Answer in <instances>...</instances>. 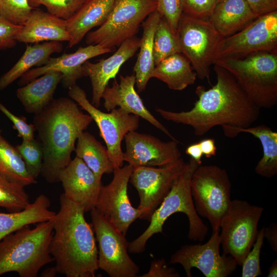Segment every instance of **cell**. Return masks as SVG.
<instances>
[{"label":"cell","mask_w":277,"mask_h":277,"mask_svg":"<svg viewBox=\"0 0 277 277\" xmlns=\"http://www.w3.org/2000/svg\"><path fill=\"white\" fill-rule=\"evenodd\" d=\"M216 83L211 88L196 87L198 100L189 110L155 111L165 120L191 127L196 136H202L217 126L240 128L251 126L259 118L260 108L248 97L233 75L214 65Z\"/></svg>","instance_id":"obj_1"},{"label":"cell","mask_w":277,"mask_h":277,"mask_svg":"<svg viewBox=\"0 0 277 277\" xmlns=\"http://www.w3.org/2000/svg\"><path fill=\"white\" fill-rule=\"evenodd\" d=\"M92 121L74 100L63 97L34 115L33 124L43 151L41 174L46 181L59 182L61 172L72 160L77 139Z\"/></svg>","instance_id":"obj_2"},{"label":"cell","mask_w":277,"mask_h":277,"mask_svg":"<svg viewBox=\"0 0 277 277\" xmlns=\"http://www.w3.org/2000/svg\"><path fill=\"white\" fill-rule=\"evenodd\" d=\"M51 219L53 233L50 254L58 273L67 277H94L99 269L98 250L91 224L85 218L84 208L65 196Z\"/></svg>","instance_id":"obj_3"},{"label":"cell","mask_w":277,"mask_h":277,"mask_svg":"<svg viewBox=\"0 0 277 277\" xmlns=\"http://www.w3.org/2000/svg\"><path fill=\"white\" fill-rule=\"evenodd\" d=\"M53 233L51 220L25 226L0 241V276L15 272L21 277H36L40 269L54 262L50 245Z\"/></svg>","instance_id":"obj_4"},{"label":"cell","mask_w":277,"mask_h":277,"mask_svg":"<svg viewBox=\"0 0 277 277\" xmlns=\"http://www.w3.org/2000/svg\"><path fill=\"white\" fill-rule=\"evenodd\" d=\"M199 166L191 158L187 163L184 172L151 215L148 228L137 238L129 243L128 250L130 252L137 253L143 251L148 240L154 234L162 233L165 221L170 216L177 212L185 214L188 219V239L199 242L204 240L208 228L195 210L190 189L192 175Z\"/></svg>","instance_id":"obj_5"},{"label":"cell","mask_w":277,"mask_h":277,"mask_svg":"<svg viewBox=\"0 0 277 277\" xmlns=\"http://www.w3.org/2000/svg\"><path fill=\"white\" fill-rule=\"evenodd\" d=\"M220 66L235 78L260 109L277 104V52L261 51L239 59H218Z\"/></svg>","instance_id":"obj_6"},{"label":"cell","mask_w":277,"mask_h":277,"mask_svg":"<svg viewBox=\"0 0 277 277\" xmlns=\"http://www.w3.org/2000/svg\"><path fill=\"white\" fill-rule=\"evenodd\" d=\"M231 189L226 170L216 165H199L192 175L190 189L195 210L208 220L212 231L220 230L231 202Z\"/></svg>","instance_id":"obj_7"},{"label":"cell","mask_w":277,"mask_h":277,"mask_svg":"<svg viewBox=\"0 0 277 277\" xmlns=\"http://www.w3.org/2000/svg\"><path fill=\"white\" fill-rule=\"evenodd\" d=\"M153 0H116L107 18L86 35V43L113 50L135 36L144 19L156 9Z\"/></svg>","instance_id":"obj_8"},{"label":"cell","mask_w":277,"mask_h":277,"mask_svg":"<svg viewBox=\"0 0 277 277\" xmlns=\"http://www.w3.org/2000/svg\"><path fill=\"white\" fill-rule=\"evenodd\" d=\"M264 208L244 200H231L221 225L220 244L223 254L232 256L239 265L251 250L258 234Z\"/></svg>","instance_id":"obj_9"},{"label":"cell","mask_w":277,"mask_h":277,"mask_svg":"<svg viewBox=\"0 0 277 277\" xmlns=\"http://www.w3.org/2000/svg\"><path fill=\"white\" fill-rule=\"evenodd\" d=\"M182 51L190 62L197 77L210 83V67L217 46L223 38L207 19L182 13L177 29Z\"/></svg>","instance_id":"obj_10"},{"label":"cell","mask_w":277,"mask_h":277,"mask_svg":"<svg viewBox=\"0 0 277 277\" xmlns=\"http://www.w3.org/2000/svg\"><path fill=\"white\" fill-rule=\"evenodd\" d=\"M68 89L70 97L96 124L114 168L122 167L124 162L122 142L129 132L137 129L140 117L121 108H115L109 113L104 112L89 102L85 91L78 85H74Z\"/></svg>","instance_id":"obj_11"},{"label":"cell","mask_w":277,"mask_h":277,"mask_svg":"<svg viewBox=\"0 0 277 277\" xmlns=\"http://www.w3.org/2000/svg\"><path fill=\"white\" fill-rule=\"evenodd\" d=\"M91 225L98 245V268L111 277H135L139 267L128 253L129 242L95 208L90 211Z\"/></svg>","instance_id":"obj_12"},{"label":"cell","mask_w":277,"mask_h":277,"mask_svg":"<svg viewBox=\"0 0 277 277\" xmlns=\"http://www.w3.org/2000/svg\"><path fill=\"white\" fill-rule=\"evenodd\" d=\"M261 51L277 52V11L259 16L240 31L223 37L215 61L241 58Z\"/></svg>","instance_id":"obj_13"},{"label":"cell","mask_w":277,"mask_h":277,"mask_svg":"<svg viewBox=\"0 0 277 277\" xmlns=\"http://www.w3.org/2000/svg\"><path fill=\"white\" fill-rule=\"evenodd\" d=\"M186 164L181 157L172 163L158 168L133 167L129 182L135 188L140 197L137 207L142 212L140 219L150 221L154 211L185 170Z\"/></svg>","instance_id":"obj_14"},{"label":"cell","mask_w":277,"mask_h":277,"mask_svg":"<svg viewBox=\"0 0 277 277\" xmlns=\"http://www.w3.org/2000/svg\"><path fill=\"white\" fill-rule=\"evenodd\" d=\"M133 169L130 164L114 168L112 180L107 185L102 186L95 206L125 235L131 224L142 215L140 210L132 206L128 195V184Z\"/></svg>","instance_id":"obj_15"},{"label":"cell","mask_w":277,"mask_h":277,"mask_svg":"<svg viewBox=\"0 0 277 277\" xmlns=\"http://www.w3.org/2000/svg\"><path fill=\"white\" fill-rule=\"evenodd\" d=\"M220 230L212 231L210 238L203 244L185 245L172 254L170 264H180L188 277L192 276L191 270L198 269L206 277H227L238 265L230 255H221Z\"/></svg>","instance_id":"obj_16"},{"label":"cell","mask_w":277,"mask_h":277,"mask_svg":"<svg viewBox=\"0 0 277 277\" xmlns=\"http://www.w3.org/2000/svg\"><path fill=\"white\" fill-rule=\"evenodd\" d=\"M124 139L126 149L123 160L133 167L164 166L182 156L177 140L163 142L153 135L136 131L129 132Z\"/></svg>","instance_id":"obj_17"},{"label":"cell","mask_w":277,"mask_h":277,"mask_svg":"<svg viewBox=\"0 0 277 277\" xmlns=\"http://www.w3.org/2000/svg\"><path fill=\"white\" fill-rule=\"evenodd\" d=\"M112 51L100 45L80 47L74 52L50 57L45 65L29 70L20 77L18 85L23 86L45 73L57 71L62 74L61 82L63 86L69 88L76 85L77 81L83 76L82 66L85 62Z\"/></svg>","instance_id":"obj_18"},{"label":"cell","mask_w":277,"mask_h":277,"mask_svg":"<svg viewBox=\"0 0 277 277\" xmlns=\"http://www.w3.org/2000/svg\"><path fill=\"white\" fill-rule=\"evenodd\" d=\"M59 182L65 196L83 206L85 212L95 208L103 185L82 159L72 160L61 172Z\"/></svg>","instance_id":"obj_19"},{"label":"cell","mask_w":277,"mask_h":277,"mask_svg":"<svg viewBox=\"0 0 277 277\" xmlns=\"http://www.w3.org/2000/svg\"><path fill=\"white\" fill-rule=\"evenodd\" d=\"M141 38L134 36L123 42L118 49L110 57L96 63L89 61L82 66L83 76H88L92 86L91 103L98 108L103 92L110 80L115 78L123 64L132 57L140 48Z\"/></svg>","instance_id":"obj_20"},{"label":"cell","mask_w":277,"mask_h":277,"mask_svg":"<svg viewBox=\"0 0 277 277\" xmlns=\"http://www.w3.org/2000/svg\"><path fill=\"white\" fill-rule=\"evenodd\" d=\"M135 84V77L133 74L125 76L121 75L120 83L115 80L112 86L107 85L102 97L104 101V108L108 111L116 107L122 108L148 121L172 140H177L146 108L134 88Z\"/></svg>","instance_id":"obj_21"},{"label":"cell","mask_w":277,"mask_h":277,"mask_svg":"<svg viewBox=\"0 0 277 277\" xmlns=\"http://www.w3.org/2000/svg\"><path fill=\"white\" fill-rule=\"evenodd\" d=\"M71 36L66 21L41 9H33L16 36L18 42L34 44L44 42H68Z\"/></svg>","instance_id":"obj_22"},{"label":"cell","mask_w":277,"mask_h":277,"mask_svg":"<svg viewBox=\"0 0 277 277\" xmlns=\"http://www.w3.org/2000/svg\"><path fill=\"white\" fill-rule=\"evenodd\" d=\"M257 17L246 0H220L208 20L225 37L240 31Z\"/></svg>","instance_id":"obj_23"},{"label":"cell","mask_w":277,"mask_h":277,"mask_svg":"<svg viewBox=\"0 0 277 277\" xmlns=\"http://www.w3.org/2000/svg\"><path fill=\"white\" fill-rule=\"evenodd\" d=\"M62 74L47 72L18 88L16 95L26 112L36 115L42 112L54 100L53 95Z\"/></svg>","instance_id":"obj_24"},{"label":"cell","mask_w":277,"mask_h":277,"mask_svg":"<svg viewBox=\"0 0 277 277\" xmlns=\"http://www.w3.org/2000/svg\"><path fill=\"white\" fill-rule=\"evenodd\" d=\"M116 0H88L70 19L66 20L71 36L68 47L78 44L93 28L100 26L107 18Z\"/></svg>","instance_id":"obj_25"},{"label":"cell","mask_w":277,"mask_h":277,"mask_svg":"<svg viewBox=\"0 0 277 277\" xmlns=\"http://www.w3.org/2000/svg\"><path fill=\"white\" fill-rule=\"evenodd\" d=\"M224 135L233 138L240 133H248L256 137L263 149V156L258 162L255 172L261 176L271 178L277 174V132L265 125L247 128L222 126Z\"/></svg>","instance_id":"obj_26"},{"label":"cell","mask_w":277,"mask_h":277,"mask_svg":"<svg viewBox=\"0 0 277 277\" xmlns=\"http://www.w3.org/2000/svg\"><path fill=\"white\" fill-rule=\"evenodd\" d=\"M63 49V44L56 41L27 45L25 52L20 58L0 77V92L32 68L45 65L51 54L61 52Z\"/></svg>","instance_id":"obj_27"},{"label":"cell","mask_w":277,"mask_h":277,"mask_svg":"<svg viewBox=\"0 0 277 277\" xmlns=\"http://www.w3.org/2000/svg\"><path fill=\"white\" fill-rule=\"evenodd\" d=\"M50 206L49 198L41 194L23 210L0 212V241L25 226L51 220L56 213L49 209Z\"/></svg>","instance_id":"obj_28"},{"label":"cell","mask_w":277,"mask_h":277,"mask_svg":"<svg viewBox=\"0 0 277 277\" xmlns=\"http://www.w3.org/2000/svg\"><path fill=\"white\" fill-rule=\"evenodd\" d=\"M161 18L155 10L143 21V35L140 46V52L133 67L135 84L138 92L146 88L155 67L153 58V41L157 25Z\"/></svg>","instance_id":"obj_29"},{"label":"cell","mask_w":277,"mask_h":277,"mask_svg":"<svg viewBox=\"0 0 277 277\" xmlns=\"http://www.w3.org/2000/svg\"><path fill=\"white\" fill-rule=\"evenodd\" d=\"M152 77L163 82L171 90L181 91L194 84L197 75L188 60L177 53L155 65Z\"/></svg>","instance_id":"obj_30"},{"label":"cell","mask_w":277,"mask_h":277,"mask_svg":"<svg viewBox=\"0 0 277 277\" xmlns=\"http://www.w3.org/2000/svg\"><path fill=\"white\" fill-rule=\"evenodd\" d=\"M74 152L75 156L82 159L100 180L104 174L114 171L106 147L87 131H84L78 136Z\"/></svg>","instance_id":"obj_31"},{"label":"cell","mask_w":277,"mask_h":277,"mask_svg":"<svg viewBox=\"0 0 277 277\" xmlns=\"http://www.w3.org/2000/svg\"><path fill=\"white\" fill-rule=\"evenodd\" d=\"M0 175L24 187L37 183L28 172L17 150L0 135Z\"/></svg>","instance_id":"obj_32"},{"label":"cell","mask_w":277,"mask_h":277,"mask_svg":"<svg viewBox=\"0 0 277 277\" xmlns=\"http://www.w3.org/2000/svg\"><path fill=\"white\" fill-rule=\"evenodd\" d=\"M182 52L181 45L177 34L173 32L166 21L161 17L154 36L153 58L155 65L171 55Z\"/></svg>","instance_id":"obj_33"},{"label":"cell","mask_w":277,"mask_h":277,"mask_svg":"<svg viewBox=\"0 0 277 277\" xmlns=\"http://www.w3.org/2000/svg\"><path fill=\"white\" fill-rule=\"evenodd\" d=\"M23 186L0 175V207L9 212L23 210L30 203Z\"/></svg>","instance_id":"obj_34"},{"label":"cell","mask_w":277,"mask_h":277,"mask_svg":"<svg viewBox=\"0 0 277 277\" xmlns=\"http://www.w3.org/2000/svg\"><path fill=\"white\" fill-rule=\"evenodd\" d=\"M88 0H28L34 9L44 6L48 12L64 20L72 17Z\"/></svg>","instance_id":"obj_35"},{"label":"cell","mask_w":277,"mask_h":277,"mask_svg":"<svg viewBox=\"0 0 277 277\" xmlns=\"http://www.w3.org/2000/svg\"><path fill=\"white\" fill-rule=\"evenodd\" d=\"M16 148L25 162L28 172L36 179L41 174L43 163V151L39 141L35 138L23 140Z\"/></svg>","instance_id":"obj_36"},{"label":"cell","mask_w":277,"mask_h":277,"mask_svg":"<svg viewBox=\"0 0 277 277\" xmlns=\"http://www.w3.org/2000/svg\"><path fill=\"white\" fill-rule=\"evenodd\" d=\"M33 9L28 0H0V14L16 25H23Z\"/></svg>","instance_id":"obj_37"},{"label":"cell","mask_w":277,"mask_h":277,"mask_svg":"<svg viewBox=\"0 0 277 277\" xmlns=\"http://www.w3.org/2000/svg\"><path fill=\"white\" fill-rule=\"evenodd\" d=\"M264 228L259 230L252 247L241 264L242 277H256L262 274L260 266V254L264 243Z\"/></svg>","instance_id":"obj_38"},{"label":"cell","mask_w":277,"mask_h":277,"mask_svg":"<svg viewBox=\"0 0 277 277\" xmlns=\"http://www.w3.org/2000/svg\"><path fill=\"white\" fill-rule=\"evenodd\" d=\"M220 0H180L183 13L196 18H209Z\"/></svg>","instance_id":"obj_39"},{"label":"cell","mask_w":277,"mask_h":277,"mask_svg":"<svg viewBox=\"0 0 277 277\" xmlns=\"http://www.w3.org/2000/svg\"><path fill=\"white\" fill-rule=\"evenodd\" d=\"M156 10L176 34L179 22L182 13L180 0H156Z\"/></svg>","instance_id":"obj_40"},{"label":"cell","mask_w":277,"mask_h":277,"mask_svg":"<svg viewBox=\"0 0 277 277\" xmlns=\"http://www.w3.org/2000/svg\"><path fill=\"white\" fill-rule=\"evenodd\" d=\"M0 111L12 123L13 128L17 131L18 136L26 141L34 139L35 129L33 123L28 124L25 117L14 115L1 102Z\"/></svg>","instance_id":"obj_41"},{"label":"cell","mask_w":277,"mask_h":277,"mask_svg":"<svg viewBox=\"0 0 277 277\" xmlns=\"http://www.w3.org/2000/svg\"><path fill=\"white\" fill-rule=\"evenodd\" d=\"M22 28V25L13 24L0 14V50L16 46V36Z\"/></svg>","instance_id":"obj_42"},{"label":"cell","mask_w":277,"mask_h":277,"mask_svg":"<svg viewBox=\"0 0 277 277\" xmlns=\"http://www.w3.org/2000/svg\"><path fill=\"white\" fill-rule=\"evenodd\" d=\"M142 277H179L180 275L176 270L167 265L163 258L155 260L151 262L148 272Z\"/></svg>","instance_id":"obj_43"},{"label":"cell","mask_w":277,"mask_h":277,"mask_svg":"<svg viewBox=\"0 0 277 277\" xmlns=\"http://www.w3.org/2000/svg\"><path fill=\"white\" fill-rule=\"evenodd\" d=\"M246 1L257 17L277 11V0H246Z\"/></svg>","instance_id":"obj_44"},{"label":"cell","mask_w":277,"mask_h":277,"mask_svg":"<svg viewBox=\"0 0 277 277\" xmlns=\"http://www.w3.org/2000/svg\"><path fill=\"white\" fill-rule=\"evenodd\" d=\"M203 154L206 157L215 156L217 148L215 144V140L212 138H207L199 142Z\"/></svg>","instance_id":"obj_45"},{"label":"cell","mask_w":277,"mask_h":277,"mask_svg":"<svg viewBox=\"0 0 277 277\" xmlns=\"http://www.w3.org/2000/svg\"><path fill=\"white\" fill-rule=\"evenodd\" d=\"M264 238L268 240L270 247L274 251H277V226L276 223H272L266 228H264Z\"/></svg>","instance_id":"obj_46"},{"label":"cell","mask_w":277,"mask_h":277,"mask_svg":"<svg viewBox=\"0 0 277 277\" xmlns=\"http://www.w3.org/2000/svg\"><path fill=\"white\" fill-rule=\"evenodd\" d=\"M186 153L193 159L199 165H202L203 155L200 144L195 143L188 146L185 150Z\"/></svg>","instance_id":"obj_47"},{"label":"cell","mask_w":277,"mask_h":277,"mask_svg":"<svg viewBox=\"0 0 277 277\" xmlns=\"http://www.w3.org/2000/svg\"><path fill=\"white\" fill-rule=\"evenodd\" d=\"M57 271L55 267L47 268L44 270L41 274L42 277H54L57 273Z\"/></svg>","instance_id":"obj_48"},{"label":"cell","mask_w":277,"mask_h":277,"mask_svg":"<svg viewBox=\"0 0 277 277\" xmlns=\"http://www.w3.org/2000/svg\"><path fill=\"white\" fill-rule=\"evenodd\" d=\"M277 276V259L271 265L268 270V277H276Z\"/></svg>","instance_id":"obj_49"},{"label":"cell","mask_w":277,"mask_h":277,"mask_svg":"<svg viewBox=\"0 0 277 277\" xmlns=\"http://www.w3.org/2000/svg\"><path fill=\"white\" fill-rule=\"evenodd\" d=\"M2 130L0 129V135H1Z\"/></svg>","instance_id":"obj_50"},{"label":"cell","mask_w":277,"mask_h":277,"mask_svg":"<svg viewBox=\"0 0 277 277\" xmlns=\"http://www.w3.org/2000/svg\"><path fill=\"white\" fill-rule=\"evenodd\" d=\"M153 1H156V0H153Z\"/></svg>","instance_id":"obj_51"}]
</instances>
